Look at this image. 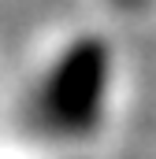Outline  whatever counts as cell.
Returning a JSON list of instances; mask_svg holds the SVG:
<instances>
[{"label": "cell", "instance_id": "1", "mask_svg": "<svg viewBox=\"0 0 156 159\" xmlns=\"http://www.w3.org/2000/svg\"><path fill=\"white\" fill-rule=\"evenodd\" d=\"M119 104V67L97 34L60 37L22 85V129L45 159H93Z\"/></svg>", "mask_w": 156, "mask_h": 159}]
</instances>
